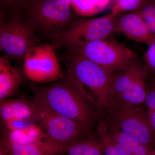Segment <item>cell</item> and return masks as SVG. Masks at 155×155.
Masks as SVG:
<instances>
[{
    "label": "cell",
    "mask_w": 155,
    "mask_h": 155,
    "mask_svg": "<svg viewBox=\"0 0 155 155\" xmlns=\"http://www.w3.org/2000/svg\"><path fill=\"white\" fill-rule=\"evenodd\" d=\"M39 108L71 119L92 131L101 115L96 106L64 79L34 89Z\"/></svg>",
    "instance_id": "6da1fadb"
},
{
    "label": "cell",
    "mask_w": 155,
    "mask_h": 155,
    "mask_svg": "<svg viewBox=\"0 0 155 155\" xmlns=\"http://www.w3.org/2000/svg\"><path fill=\"white\" fill-rule=\"evenodd\" d=\"M114 74L83 56L70 53L64 79L90 101L88 90L90 98L102 116L114 105L111 92Z\"/></svg>",
    "instance_id": "7a4b0ae2"
},
{
    "label": "cell",
    "mask_w": 155,
    "mask_h": 155,
    "mask_svg": "<svg viewBox=\"0 0 155 155\" xmlns=\"http://www.w3.org/2000/svg\"><path fill=\"white\" fill-rule=\"evenodd\" d=\"M37 108L35 122L43 133L44 142L55 155L67 152L72 144L92 134L90 130L71 119Z\"/></svg>",
    "instance_id": "3957f363"
},
{
    "label": "cell",
    "mask_w": 155,
    "mask_h": 155,
    "mask_svg": "<svg viewBox=\"0 0 155 155\" xmlns=\"http://www.w3.org/2000/svg\"><path fill=\"white\" fill-rule=\"evenodd\" d=\"M70 6L59 0H35L26 18L39 35L53 39L75 22Z\"/></svg>",
    "instance_id": "277c9868"
},
{
    "label": "cell",
    "mask_w": 155,
    "mask_h": 155,
    "mask_svg": "<svg viewBox=\"0 0 155 155\" xmlns=\"http://www.w3.org/2000/svg\"><path fill=\"white\" fill-rule=\"evenodd\" d=\"M33 25L21 15L6 18L1 14L0 49L9 59L23 61L28 51L38 44Z\"/></svg>",
    "instance_id": "5b68a950"
},
{
    "label": "cell",
    "mask_w": 155,
    "mask_h": 155,
    "mask_svg": "<svg viewBox=\"0 0 155 155\" xmlns=\"http://www.w3.org/2000/svg\"><path fill=\"white\" fill-rule=\"evenodd\" d=\"M118 15L111 11L102 17L75 21L67 30L52 39V44L55 48H66L106 39L116 32Z\"/></svg>",
    "instance_id": "8992f818"
},
{
    "label": "cell",
    "mask_w": 155,
    "mask_h": 155,
    "mask_svg": "<svg viewBox=\"0 0 155 155\" xmlns=\"http://www.w3.org/2000/svg\"><path fill=\"white\" fill-rule=\"evenodd\" d=\"M80 55L112 73L124 69L136 55L125 45L114 40H101L65 48Z\"/></svg>",
    "instance_id": "52a82bcc"
},
{
    "label": "cell",
    "mask_w": 155,
    "mask_h": 155,
    "mask_svg": "<svg viewBox=\"0 0 155 155\" xmlns=\"http://www.w3.org/2000/svg\"><path fill=\"white\" fill-rule=\"evenodd\" d=\"M123 132L137 140L142 144L153 149L155 133L148 116V110L138 106L114 105L102 116Z\"/></svg>",
    "instance_id": "ba28073f"
},
{
    "label": "cell",
    "mask_w": 155,
    "mask_h": 155,
    "mask_svg": "<svg viewBox=\"0 0 155 155\" xmlns=\"http://www.w3.org/2000/svg\"><path fill=\"white\" fill-rule=\"evenodd\" d=\"M23 68L25 76L37 83H48L65 78L56 55L55 47L48 43L31 48L25 56Z\"/></svg>",
    "instance_id": "9c48e42d"
},
{
    "label": "cell",
    "mask_w": 155,
    "mask_h": 155,
    "mask_svg": "<svg viewBox=\"0 0 155 155\" xmlns=\"http://www.w3.org/2000/svg\"><path fill=\"white\" fill-rule=\"evenodd\" d=\"M116 32L124 34L134 41L148 46L155 40V36L138 11L118 14L116 19Z\"/></svg>",
    "instance_id": "30bf717a"
},
{
    "label": "cell",
    "mask_w": 155,
    "mask_h": 155,
    "mask_svg": "<svg viewBox=\"0 0 155 155\" xmlns=\"http://www.w3.org/2000/svg\"><path fill=\"white\" fill-rule=\"evenodd\" d=\"M146 69L144 64L135 57L124 69L114 73L111 85L113 106L137 76Z\"/></svg>",
    "instance_id": "8fae6325"
},
{
    "label": "cell",
    "mask_w": 155,
    "mask_h": 155,
    "mask_svg": "<svg viewBox=\"0 0 155 155\" xmlns=\"http://www.w3.org/2000/svg\"><path fill=\"white\" fill-rule=\"evenodd\" d=\"M0 116L3 123L14 119L35 121L37 108L34 103L24 99L0 101Z\"/></svg>",
    "instance_id": "7c38bea8"
},
{
    "label": "cell",
    "mask_w": 155,
    "mask_h": 155,
    "mask_svg": "<svg viewBox=\"0 0 155 155\" xmlns=\"http://www.w3.org/2000/svg\"><path fill=\"white\" fill-rule=\"evenodd\" d=\"M10 60L6 55L0 57V101L15 94L23 80L22 73L11 66Z\"/></svg>",
    "instance_id": "4fadbf2b"
},
{
    "label": "cell",
    "mask_w": 155,
    "mask_h": 155,
    "mask_svg": "<svg viewBox=\"0 0 155 155\" xmlns=\"http://www.w3.org/2000/svg\"><path fill=\"white\" fill-rule=\"evenodd\" d=\"M105 121L108 133L115 141L125 147L131 155H152L153 149L142 144L133 137L123 132L110 122L105 120Z\"/></svg>",
    "instance_id": "5bb4252c"
},
{
    "label": "cell",
    "mask_w": 155,
    "mask_h": 155,
    "mask_svg": "<svg viewBox=\"0 0 155 155\" xmlns=\"http://www.w3.org/2000/svg\"><path fill=\"white\" fill-rule=\"evenodd\" d=\"M67 152L69 155H105L103 142L96 133L72 144Z\"/></svg>",
    "instance_id": "9a60e30c"
},
{
    "label": "cell",
    "mask_w": 155,
    "mask_h": 155,
    "mask_svg": "<svg viewBox=\"0 0 155 155\" xmlns=\"http://www.w3.org/2000/svg\"><path fill=\"white\" fill-rule=\"evenodd\" d=\"M43 137L41 128L35 123L24 130L10 131L4 139L15 144L26 145L41 141Z\"/></svg>",
    "instance_id": "2e32d148"
},
{
    "label": "cell",
    "mask_w": 155,
    "mask_h": 155,
    "mask_svg": "<svg viewBox=\"0 0 155 155\" xmlns=\"http://www.w3.org/2000/svg\"><path fill=\"white\" fill-rule=\"evenodd\" d=\"M1 143L8 149V155H44L46 150L50 148L41 141L31 144L18 145L3 139Z\"/></svg>",
    "instance_id": "e0dca14e"
},
{
    "label": "cell",
    "mask_w": 155,
    "mask_h": 155,
    "mask_svg": "<svg viewBox=\"0 0 155 155\" xmlns=\"http://www.w3.org/2000/svg\"><path fill=\"white\" fill-rule=\"evenodd\" d=\"M111 0H72L71 6L78 14L93 15L105 8Z\"/></svg>",
    "instance_id": "ac0fdd59"
},
{
    "label": "cell",
    "mask_w": 155,
    "mask_h": 155,
    "mask_svg": "<svg viewBox=\"0 0 155 155\" xmlns=\"http://www.w3.org/2000/svg\"><path fill=\"white\" fill-rule=\"evenodd\" d=\"M96 124V133L103 142L105 155H124L116 147L114 139L108 133L104 119L101 117Z\"/></svg>",
    "instance_id": "d6986e66"
},
{
    "label": "cell",
    "mask_w": 155,
    "mask_h": 155,
    "mask_svg": "<svg viewBox=\"0 0 155 155\" xmlns=\"http://www.w3.org/2000/svg\"><path fill=\"white\" fill-rule=\"evenodd\" d=\"M148 0H114L112 11L119 14L141 10Z\"/></svg>",
    "instance_id": "ffe728a7"
},
{
    "label": "cell",
    "mask_w": 155,
    "mask_h": 155,
    "mask_svg": "<svg viewBox=\"0 0 155 155\" xmlns=\"http://www.w3.org/2000/svg\"><path fill=\"white\" fill-rule=\"evenodd\" d=\"M138 11L149 29L155 36V0H148Z\"/></svg>",
    "instance_id": "44dd1931"
},
{
    "label": "cell",
    "mask_w": 155,
    "mask_h": 155,
    "mask_svg": "<svg viewBox=\"0 0 155 155\" xmlns=\"http://www.w3.org/2000/svg\"><path fill=\"white\" fill-rule=\"evenodd\" d=\"M148 46L143 56L144 64L149 74L155 77V40Z\"/></svg>",
    "instance_id": "7402d4cb"
},
{
    "label": "cell",
    "mask_w": 155,
    "mask_h": 155,
    "mask_svg": "<svg viewBox=\"0 0 155 155\" xmlns=\"http://www.w3.org/2000/svg\"><path fill=\"white\" fill-rule=\"evenodd\" d=\"M35 121L31 119H14L4 123L10 131L24 130L35 124Z\"/></svg>",
    "instance_id": "603a6c76"
},
{
    "label": "cell",
    "mask_w": 155,
    "mask_h": 155,
    "mask_svg": "<svg viewBox=\"0 0 155 155\" xmlns=\"http://www.w3.org/2000/svg\"><path fill=\"white\" fill-rule=\"evenodd\" d=\"M144 104L148 109L155 110V88L152 86L147 89Z\"/></svg>",
    "instance_id": "cb8c5ba5"
},
{
    "label": "cell",
    "mask_w": 155,
    "mask_h": 155,
    "mask_svg": "<svg viewBox=\"0 0 155 155\" xmlns=\"http://www.w3.org/2000/svg\"><path fill=\"white\" fill-rule=\"evenodd\" d=\"M148 116L150 124L155 133V110L148 109Z\"/></svg>",
    "instance_id": "d4e9b609"
},
{
    "label": "cell",
    "mask_w": 155,
    "mask_h": 155,
    "mask_svg": "<svg viewBox=\"0 0 155 155\" xmlns=\"http://www.w3.org/2000/svg\"><path fill=\"white\" fill-rule=\"evenodd\" d=\"M0 155H8V149L1 143L0 145Z\"/></svg>",
    "instance_id": "484cf974"
},
{
    "label": "cell",
    "mask_w": 155,
    "mask_h": 155,
    "mask_svg": "<svg viewBox=\"0 0 155 155\" xmlns=\"http://www.w3.org/2000/svg\"><path fill=\"white\" fill-rule=\"evenodd\" d=\"M21 0H3L4 3L7 5H16L17 3H19V2Z\"/></svg>",
    "instance_id": "4316f807"
},
{
    "label": "cell",
    "mask_w": 155,
    "mask_h": 155,
    "mask_svg": "<svg viewBox=\"0 0 155 155\" xmlns=\"http://www.w3.org/2000/svg\"><path fill=\"white\" fill-rule=\"evenodd\" d=\"M149 79H150V82L151 85L153 87L155 88V76H152V77H149Z\"/></svg>",
    "instance_id": "83f0119b"
},
{
    "label": "cell",
    "mask_w": 155,
    "mask_h": 155,
    "mask_svg": "<svg viewBox=\"0 0 155 155\" xmlns=\"http://www.w3.org/2000/svg\"><path fill=\"white\" fill-rule=\"evenodd\" d=\"M44 155H55L54 153V152L51 149L49 148L45 152L44 154Z\"/></svg>",
    "instance_id": "f1b7e54d"
},
{
    "label": "cell",
    "mask_w": 155,
    "mask_h": 155,
    "mask_svg": "<svg viewBox=\"0 0 155 155\" xmlns=\"http://www.w3.org/2000/svg\"><path fill=\"white\" fill-rule=\"evenodd\" d=\"M59 1H61V2H63L67 3L69 5L71 6L72 0H59Z\"/></svg>",
    "instance_id": "f546056e"
},
{
    "label": "cell",
    "mask_w": 155,
    "mask_h": 155,
    "mask_svg": "<svg viewBox=\"0 0 155 155\" xmlns=\"http://www.w3.org/2000/svg\"><path fill=\"white\" fill-rule=\"evenodd\" d=\"M152 155H155V150H153Z\"/></svg>",
    "instance_id": "4dcf8cb0"
}]
</instances>
